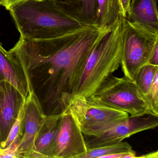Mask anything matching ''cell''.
Returning <instances> with one entry per match:
<instances>
[{
	"label": "cell",
	"instance_id": "obj_23",
	"mask_svg": "<svg viewBox=\"0 0 158 158\" xmlns=\"http://www.w3.org/2000/svg\"><path fill=\"white\" fill-rule=\"evenodd\" d=\"M24 1L26 0H7L4 7L6 8V10H10L11 8L13 7L14 5Z\"/></svg>",
	"mask_w": 158,
	"mask_h": 158
},
{
	"label": "cell",
	"instance_id": "obj_24",
	"mask_svg": "<svg viewBox=\"0 0 158 158\" xmlns=\"http://www.w3.org/2000/svg\"><path fill=\"white\" fill-rule=\"evenodd\" d=\"M158 151L152 152L147 154H144L141 156H137L136 158H158Z\"/></svg>",
	"mask_w": 158,
	"mask_h": 158
},
{
	"label": "cell",
	"instance_id": "obj_15",
	"mask_svg": "<svg viewBox=\"0 0 158 158\" xmlns=\"http://www.w3.org/2000/svg\"><path fill=\"white\" fill-rule=\"evenodd\" d=\"M122 15L119 0H98L96 26L103 29L111 28Z\"/></svg>",
	"mask_w": 158,
	"mask_h": 158
},
{
	"label": "cell",
	"instance_id": "obj_4",
	"mask_svg": "<svg viewBox=\"0 0 158 158\" xmlns=\"http://www.w3.org/2000/svg\"><path fill=\"white\" fill-rule=\"evenodd\" d=\"M90 97L104 105L125 112L130 116H158L135 82L124 76H111Z\"/></svg>",
	"mask_w": 158,
	"mask_h": 158
},
{
	"label": "cell",
	"instance_id": "obj_25",
	"mask_svg": "<svg viewBox=\"0 0 158 158\" xmlns=\"http://www.w3.org/2000/svg\"><path fill=\"white\" fill-rule=\"evenodd\" d=\"M6 1L7 0H0V6H4L6 4Z\"/></svg>",
	"mask_w": 158,
	"mask_h": 158
},
{
	"label": "cell",
	"instance_id": "obj_12",
	"mask_svg": "<svg viewBox=\"0 0 158 158\" xmlns=\"http://www.w3.org/2000/svg\"><path fill=\"white\" fill-rule=\"evenodd\" d=\"M158 0H132L127 15L131 22L158 35Z\"/></svg>",
	"mask_w": 158,
	"mask_h": 158
},
{
	"label": "cell",
	"instance_id": "obj_16",
	"mask_svg": "<svg viewBox=\"0 0 158 158\" xmlns=\"http://www.w3.org/2000/svg\"><path fill=\"white\" fill-rule=\"evenodd\" d=\"M131 145L126 141H121L95 148H87L86 152L80 158H106L118 152L133 151Z\"/></svg>",
	"mask_w": 158,
	"mask_h": 158
},
{
	"label": "cell",
	"instance_id": "obj_2",
	"mask_svg": "<svg viewBox=\"0 0 158 158\" xmlns=\"http://www.w3.org/2000/svg\"><path fill=\"white\" fill-rule=\"evenodd\" d=\"M9 11L22 38H54L88 27L67 15L53 0H26Z\"/></svg>",
	"mask_w": 158,
	"mask_h": 158
},
{
	"label": "cell",
	"instance_id": "obj_8",
	"mask_svg": "<svg viewBox=\"0 0 158 158\" xmlns=\"http://www.w3.org/2000/svg\"><path fill=\"white\" fill-rule=\"evenodd\" d=\"M87 150L81 127L68 109L61 117L55 139L53 158H80Z\"/></svg>",
	"mask_w": 158,
	"mask_h": 158
},
{
	"label": "cell",
	"instance_id": "obj_22",
	"mask_svg": "<svg viewBox=\"0 0 158 158\" xmlns=\"http://www.w3.org/2000/svg\"><path fill=\"white\" fill-rule=\"evenodd\" d=\"M131 1V0H119L123 16L125 18L127 17Z\"/></svg>",
	"mask_w": 158,
	"mask_h": 158
},
{
	"label": "cell",
	"instance_id": "obj_7",
	"mask_svg": "<svg viewBox=\"0 0 158 158\" xmlns=\"http://www.w3.org/2000/svg\"><path fill=\"white\" fill-rule=\"evenodd\" d=\"M158 116H132L112 124L94 135H84L88 148L100 147L123 141L134 134L158 127Z\"/></svg>",
	"mask_w": 158,
	"mask_h": 158
},
{
	"label": "cell",
	"instance_id": "obj_20",
	"mask_svg": "<svg viewBox=\"0 0 158 158\" xmlns=\"http://www.w3.org/2000/svg\"><path fill=\"white\" fill-rule=\"evenodd\" d=\"M19 141L20 136L19 135L16 139L7 148L4 149H0V158H21V155L18 151Z\"/></svg>",
	"mask_w": 158,
	"mask_h": 158
},
{
	"label": "cell",
	"instance_id": "obj_11",
	"mask_svg": "<svg viewBox=\"0 0 158 158\" xmlns=\"http://www.w3.org/2000/svg\"><path fill=\"white\" fill-rule=\"evenodd\" d=\"M7 81L27 98L31 92L24 71L15 56L0 43V82Z\"/></svg>",
	"mask_w": 158,
	"mask_h": 158
},
{
	"label": "cell",
	"instance_id": "obj_1",
	"mask_svg": "<svg viewBox=\"0 0 158 158\" xmlns=\"http://www.w3.org/2000/svg\"><path fill=\"white\" fill-rule=\"evenodd\" d=\"M106 30L93 27L49 39L20 37L10 50L45 115H60L69 109L77 72Z\"/></svg>",
	"mask_w": 158,
	"mask_h": 158
},
{
	"label": "cell",
	"instance_id": "obj_3",
	"mask_svg": "<svg viewBox=\"0 0 158 158\" xmlns=\"http://www.w3.org/2000/svg\"><path fill=\"white\" fill-rule=\"evenodd\" d=\"M123 17L121 15L114 25L104 31L80 67L73 86V98L91 97L120 67Z\"/></svg>",
	"mask_w": 158,
	"mask_h": 158
},
{
	"label": "cell",
	"instance_id": "obj_6",
	"mask_svg": "<svg viewBox=\"0 0 158 158\" xmlns=\"http://www.w3.org/2000/svg\"><path fill=\"white\" fill-rule=\"evenodd\" d=\"M69 109L84 135L86 136L94 135L129 115L125 112L96 101L90 97L75 96L71 101Z\"/></svg>",
	"mask_w": 158,
	"mask_h": 158
},
{
	"label": "cell",
	"instance_id": "obj_10",
	"mask_svg": "<svg viewBox=\"0 0 158 158\" xmlns=\"http://www.w3.org/2000/svg\"><path fill=\"white\" fill-rule=\"evenodd\" d=\"M25 99L10 83L0 82V149L7 139Z\"/></svg>",
	"mask_w": 158,
	"mask_h": 158
},
{
	"label": "cell",
	"instance_id": "obj_9",
	"mask_svg": "<svg viewBox=\"0 0 158 158\" xmlns=\"http://www.w3.org/2000/svg\"><path fill=\"white\" fill-rule=\"evenodd\" d=\"M45 117L37 98L31 91L26 98L19 134L18 151L21 158L33 150Z\"/></svg>",
	"mask_w": 158,
	"mask_h": 158
},
{
	"label": "cell",
	"instance_id": "obj_21",
	"mask_svg": "<svg viewBox=\"0 0 158 158\" xmlns=\"http://www.w3.org/2000/svg\"><path fill=\"white\" fill-rule=\"evenodd\" d=\"M148 64L152 65H158V42L155 44L153 47Z\"/></svg>",
	"mask_w": 158,
	"mask_h": 158
},
{
	"label": "cell",
	"instance_id": "obj_14",
	"mask_svg": "<svg viewBox=\"0 0 158 158\" xmlns=\"http://www.w3.org/2000/svg\"><path fill=\"white\" fill-rule=\"evenodd\" d=\"M61 115H46L32 150L39 153L43 158H53L55 139Z\"/></svg>",
	"mask_w": 158,
	"mask_h": 158
},
{
	"label": "cell",
	"instance_id": "obj_5",
	"mask_svg": "<svg viewBox=\"0 0 158 158\" xmlns=\"http://www.w3.org/2000/svg\"><path fill=\"white\" fill-rule=\"evenodd\" d=\"M158 42L155 35L123 17L121 65L124 76L135 82L139 70L148 64L153 47Z\"/></svg>",
	"mask_w": 158,
	"mask_h": 158
},
{
	"label": "cell",
	"instance_id": "obj_18",
	"mask_svg": "<svg viewBox=\"0 0 158 158\" xmlns=\"http://www.w3.org/2000/svg\"><path fill=\"white\" fill-rule=\"evenodd\" d=\"M25 101L26 99H25L23 103L17 119L15 120L14 123L13 124L11 128L10 133L8 135V137L4 142L2 148L1 149H4L7 148L19 136V134H20V129H21V123H22V119H23L24 107Z\"/></svg>",
	"mask_w": 158,
	"mask_h": 158
},
{
	"label": "cell",
	"instance_id": "obj_13",
	"mask_svg": "<svg viewBox=\"0 0 158 158\" xmlns=\"http://www.w3.org/2000/svg\"><path fill=\"white\" fill-rule=\"evenodd\" d=\"M73 19L88 27L96 26L98 0H53Z\"/></svg>",
	"mask_w": 158,
	"mask_h": 158
},
{
	"label": "cell",
	"instance_id": "obj_19",
	"mask_svg": "<svg viewBox=\"0 0 158 158\" xmlns=\"http://www.w3.org/2000/svg\"><path fill=\"white\" fill-rule=\"evenodd\" d=\"M145 96L155 113L158 115V73L155 75L154 79Z\"/></svg>",
	"mask_w": 158,
	"mask_h": 158
},
{
	"label": "cell",
	"instance_id": "obj_17",
	"mask_svg": "<svg viewBox=\"0 0 158 158\" xmlns=\"http://www.w3.org/2000/svg\"><path fill=\"white\" fill-rule=\"evenodd\" d=\"M158 73V65L147 64L139 70L135 83L142 95L147 94L155 75Z\"/></svg>",
	"mask_w": 158,
	"mask_h": 158
}]
</instances>
